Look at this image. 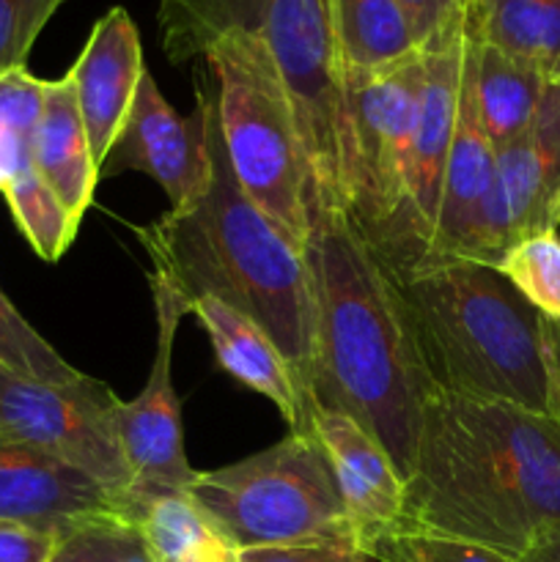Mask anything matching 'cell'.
<instances>
[{
    "label": "cell",
    "mask_w": 560,
    "mask_h": 562,
    "mask_svg": "<svg viewBox=\"0 0 560 562\" xmlns=\"http://www.w3.org/2000/svg\"><path fill=\"white\" fill-rule=\"evenodd\" d=\"M379 562H514L478 543L426 532H390L371 547Z\"/></svg>",
    "instance_id": "cell-28"
},
{
    "label": "cell",
    "mask_w": 560,
    "mask_h": 562,
    "mask_svg": "<svg viewBox=\"0 0 560 562\" xmlns=\"http://www.w3.org/2000/svg\"><path fill=\"white\" fill-rule=\"evenodd\" d=\"M421 53L450 42L464 27L467 0H399Z\"/></svg>",
    "instance_id": "cell-30"
},
{
    "label": "cell",
    "mask_w": 560,
    "mask_h": 562,
    "mask_svg": "<svg viewBox=\"0 0 560 562\" xmlns=\"http://www.w3.org/2000/svg\"><path fill=\"white\" fill-rule=\"evenodd\" d=\"M313 294L318 409L351 417L410 477L423 404L434 384L423 366L399 278L373 250L349 209L307 195L302 247Z\"/></svg>",
    "instance_id": "cell-1"
},
{
    "label": "cell",
    "mask_w": 560,
    "mask_h": 562,
    "mask_svg": "<svg viewBox=\"0 0 560 562\" xmlns=\"http://www.w3.org/2000/svg\"><path fill=\"white\" fill-rule=\"evenodd\" d=\"M333 22L346 71H377L421 55L399 0H333Z\"/></svg>",
    "instance_id": "cell-23"
},
{
    "label": "cell",
    "mask_w": 560,
    "mask_h": 562,
    "mask_svg": "<svg viewBox=\"0 0 560 562\" xmlns=\"http://www.w3.org/2000/svg\"><path fill=\"white\" fill-rule=\"evenodd\" d=\"M157 25L176 66L223 38L261 44L289 91L316 192L346 209L349 126L333 0H159Z\"/></svg>",
    "instance_id": "cell-5"
},
{
    "label": "cell",
    "mask_w": 560,
    "mask_h": 562,
    "mask_svg": "<svg viewBox=\"0 0 560 562\" xmlns=\"http://www.w3.org/2000/svg\"><path fill=\"white\" fill-rule=\"evenodd\" d=\"M126 521L154 562H236V549L187 492H126Z\"/></svg>",
    "instance_id": "cell-20"
},
{
    "label": "cell",
    "mask_w": 560,
    "mask_h": 562,
    "mask_svg": "<svg viewBox=\"0 0 560 562\" xmlns=\"http://www.w3.org/2000/svg\"><path fill=\"white\" fill-rule=\"evenodd\" d=\"M0 195H3L11 220L27 239V245L33 247V252L47 263L60 261V256L69 250L80 228L71 223L69 212L60 206L55 192L44 184L33 165L22 170L16 179H11Z\"/></svg>",
    "instance_id": "cell-24"
},
{
    "label": "cell",
    "mask_w": 560,
    "mask_h": 562,
    "mask_svg": "<svg viewBox=\"0 0 560 562\" xmlns=\"http://www.w3.org/2000/svg\"><path fill=\"white\" fill-rule=\"evenodd\" d=\"M66 0H0V75L25 66L38 33Z\"/></svg>",
    "instance_id": "cell-29"
},
{
    "label": "cell",
    "mask_w": 560,
    "mask_h": 562,
    "mask_svg": "<svg viewBox=\"0 0 560 562\" xmlns=\"http://www.w3.org/2000/svg\"><path fill=\"white\" fill-rule=\"evenodd\" d=\"M190 313L201 322L209 335L214 357L225 373L250 387L253 393L272 401L275 409L283 415L285 426L300 434L313 431L316 406L305 398L294 371L267 333L245 313L234 311L214 296H198L190 302Z\"/></svg>",
    "instance_id": "cell-18"
},
{
    "label": "cell",
    "mask_w": 560,
    "mask_h": 562,
    "mask_svg": "<svg viewBox=\"0 0 560 562\" xmlns=\"http://www.w3.org/2000/svg\"><path fill=\"white\" fill-rule=\"evenodd\" d=\"M236 562H379L351 538L335 541L285 543V547H258L236 554Z\"/></svg>",
    "instance_id": "cell-31"
},
{
    "label": "cell",
    "mask_w": 560,
    "mask_h": 562,
    "mask_svg": "<svg viewBox=\"0 0 560 562\" xmlns=\"http://www.w3.org/2000/svg\"><path fill=\"white\" fill-rule=\"evenodd\" d=\"M119 406V395L91 376L53 384L0 366V439L42 450L104 486L130 492Z\"/></svg>",
    "instance_id": "cell-9"
},
{
    "label": "cell",
    "mask_w": 560,
    "mask_h": 562,
    "mask_svg": "<svg viewBox=\"0 0 560 562\" xmlns=\"http://www.w3.org/2000/svg\"><path fill=\"white\" fill-rule=\"evenodd\" d=\"M195 104L203 115L212 173L206 195L187 212L168 209L157 223L137 228V236L152 258L154 274L168 280L187 307L198 296H214L253 318L272 338L305 398L318 409L313 398L316 324L305 256L264 217L236 181L223 146L217 86L209 66L198 77Z\"/></svg>",
    "instance_id": "cell-3"
},
{
    "label": "cell",
    "mask_w": 560,
    "mask_h": 562,
    "mask_svg": "<svg viewBox=\"0 0 560 562\" xmlns=\"http://www.w3.org/2000/svg\"><path fill=\"white\" fill-rule=\"evenodd\" d=\"M313 431L322 439L333 464L340 503L357 543L371 552L379 538L399 527L404 510V477L382 445L362 431L351 417L318 409Z\"/></svg>",
    "instance_id": "cell-17"
},
{
    "label": "cell",
    "mask_w": 560,
    "mask_h": 562,
    "mask_svg": "<svg viewBox=\"0 0 560 562\" xmlns=\"http://www.w3.org/2000/svg\"><path fill=\"white\" fill-rule=\"evenodd\" d=\"M544 362H547V415L560 426V322L541 316Z\"/></svg>",
    "instance_id": "cell-33"
},
{
    "label": "cell",
    "mask_w": 560,
    "mask_h": 562,
    "mask_svg": "<svg viewBox=\"0 0 560 562\" xmlns=\"http://www.w3.org/2000/svg\"><path fill=\"white\" fill-rule=\"evenodd\" d=\"M552 225L555 228L560 225V190H558V198H555V206H552Z\"/></svg>",
    "instance_id": "cell-35"
},
{
    "label": "cell",
    "mask_w": 560,
    "mask_h": 562,
    "mask_svg": "<svg viewBox=\"0 0 560 562\" xmlns=\"http://www.w3.org/2000/svg\"><path fill=\"white\" fill-rule=\"evenodd\" d=\"M497 148L483 130L472 86L470 42L464 31V71H461L459 115L453 143L445 168L439 198L437 228L426 263L432 261H478L497 267L492 245V198Z\"/></svg>",
    "instance_id": "cell-13"
},
{
    "label": "cell",
    "mask_w": 560,
    "mask_h": 562,
    "mask_svg": "<svg viewBox=\"0 0 560 562\" xmlns=\"http://www.w3.org/2000/svg\"><path fill=\"white\" fill-rule=\"evenodd\" d=\"M437 390L547 415L541 313L478 261H432L399 278Z\"/></svg>",
    "instance_id": "cell-4"
},
{
    "label": "cell",
    "mask_w": 560,
    "mask_h": 562,
    "mask_svg": "<svg viewBox=\"0 0 560 562\" xmlns=\"http://www.w3.org/2000/svg\"><path fill=\"white\" fill-rule=\"evenodd\" d=\"M423 53L377 71H346L349 126L346 209L368 241H377L404 201L412 143L421 119Z\"/></svg>",
    "instance_id": "cell-8"
},
{
    "label": "cell",
    "mask_w": 560,
    "mask_h": 562,
    "mask_svg": "<svg viewBox=\"0 0 560 562\" xmlns=\"http://www.w3.org/2000/svg\"><path fill=\"white\" fill-rule=\"evenodd\" d=\"M53 562H75V560H71L69 554H66V549H64V547H58V552H55Z\"/></svg>",
    "instance_id": "cell-36"
},
{
    "label": "cell",
    "mask_w": 560,
    "mask_h": 562,
    "mask_svg": "<svg viewBox=\"0 0 560 562\" xmlns=\"http://www.w3.org/2000/svg\"><path fill=\"white\" fill-rule=\"evenodd\" d=\"M126 521V492L88 472L0 439V525H22L69 538L99 521Z\"/></svg>",
    "instance_id": "cell-14"
},
{
    "label": "cell",
    "mask_w": 560,
    "mask_h": 562,
    "mask_svg": "<svg viewBox=\"0 0 560 562\" xmlns=\"http://www.w3.org/2000/svg\"><path fill=\"white\" fill-rule=\"evenodd\" d=\"M0 366L38 382L71 384L86 373L64 360L25 318L20 316L9 296L0 289Z\"/></svg>",
    "instance_id": "cell-27"
},
{
    "label": "cell",
    "mask_w": 560,
    "mask_h": 562,
    "mask_svg": "<svg viewBox=\"0 0 560 562\" xmlns=\"http://www.w3.org/2000/svg\"><path fill=\"white\" fill-rule=\"evenodd\" d=\"M31 165L80 228L97 192L99 165L91 154L69 75L47 80L44 88V108L31 135Z\"/></svg>",
    "instance_id": "cell-19"
},
{
    "label": "cell",
    "mask_w": 560,
    "mask_h": 562,
    "mask_svg": "<svg viewBox=\"0 0 560 562\" xmlns=\"http://www.w3.org/2000/svg\"><path fill=\"white\" fill-rule=\"evenodd\" d=\"M464 31L467 42H470L478 113H481L483 130L494 148H503L530 130L549 77L478 42L467 27V20Z\"/></svg>",
    "instance_id": "cell-22"
},
{
    "label": "cell",
    "mask_w": 560,
    "mask_h": 562,
    "mask_svg": "<svg viewBox=\"0 0 560 562\" xmlns=\"http://www.w3.org/2000/svg\"><path fill=\"white\" fill-rule=\"evenodd\" d=\"M461 71H464V27L450 42L423 53L421 119L412 143L404 201L384 234L371 241L395 278L415 272L428 258L456 115H459Z\"/></svg>",
    "instance_id": "cell-10"
},
{
    "label": "cell",
    "mask_w": 560,
    "mask_h": 562,
    "mask_svg": "<svg viewBox=\"0 0 560 562\" xmlns=\"http://www.w3.org/2000/svg\"><path fill=\"white\" fill-rule=\"evenodd\" d=\"M514 562H560V527H555L547 536L538 538V541Z\"/></svg>",
    "instance_id": "cell-34"
},
{
    "label": "cell",
    "mask_w": 560,
    "mask_h": 562,
    "mask_svg": "<svg viewBox=\"0 0 560 562\" xmlns=\"http://www.w3.org/2000/svg\"><path fill=\"white\" fill-rule=\"evenodd\" d=\"M464 20L481 44L560 80V0H467Z\"/></svg>",
    "instance_id": "cell-21"
},
{
    "label": "cell",
    "mask_w": 560,
    "mask_h": 562,
    "mask_svg": "<svg viewBox=\"0 0 560 562\" xmlns=\"http://www.w3.org/2000/svg\"><path fill=\"white\" fill-rule=\"evenodd\" d=\"M187 494L236 552L335 538L357 541L316 434L291 431L250 459L198 472Z\"/></svg>",
    "instance_id": "cell-7"
},
{
    "label": "cell",
    "mask_w": 560,
    "mask_h": 562,
    "mask_svg": "<svg viewBox=\"0 0 560 562\" xmlns=\"http://www.w3.org/2000/svg\"><path fill=\"white\" fill-rule=\"evenodd\" d=\"M47 80H38L27 66L0 75V192L11 179L31 168V135L44 108Z\"/></svg>",
    "instance_id": "cell-25"
},
{
    "label": "cell",
    "mask_w": 560,
    "mask_h": 562,
    "mask_svg": "<svg viewBox=\"0 0 560 562\" xmlns=\"http://www.w3.org/2000/svg\"><path fill=\"white\" fill-rule=\"evenodd\" d=\"M148 289L157 316V349L143 393L135 401H121L119 439L130 470V488L187 492L198 472L184 453L181 404L173 390V344L181 318L190 316V307L159 274H148Z\"/></svg>",
    "instance_id": "cell-11"
},
{
    "label": "cell",
    "mask_w": 560,
    "mask_h": 562,
    "mask_svg": "<svg viewBox=\"0 0 560 562\" xmlns=\"http://www.w3.org/2000/svg\"><path fill=\"white\" fill-rule=\"evenodd\" d=\"M64 538L22 525H0V562H53Z\"/></svg>",
    "instance_id": "cell-32"
},
{
    "label": "cell",
    "mask_w": 560,
    "mask_h": 562,
    "mask_svg": "<svg viewBox=\"0 0 560 562\" xmlns=\"http://www.w3.org/2000/svg\"><path fill=\"white\" fill-rule=\"evenodd\" d=\"M66 75L75 88L91 154L102 168L146 75L141 33L130 11L113 5L99 16Z\"/></svg>",
    "instance_id": "cell-16"
},
{
    "label": "cell",
    "mask_w": 560,
    "mask_h": 562,
    "mask_svg": "<svg viewBox=\"0 0 560 562\" xmlns=\"http://www.w3.org/2000/svg\"><path fill=\"white\" fill-rule=\"evenodd\" d=\"M560 190V80H549L530 130L497 148L492 198V245L500 258L552 225Z\"/></svg>",
    "instance_id": "cell-15"
},
{
    "label": "cell",
    "mask_w": 560,
    "mask_h": 562,
    "mask_svg": "<svg viewBox=\"0 0 560 562\" xmlns=\"http://www.w3.org/2000/svg\"><path fill=\"white\" fill-rule=\"evenodd\" d=\"M560 527V426L541 412L432 390L393 532L516 560Z\"/></svg>",
    "instance_id": "cell-2"
},
{
    "label": "cell",
    "mask_w": 560,
    "mask_h": 562,
    "mask_svg": "<svg viewBox=\"0 0 560 562\" xmlns=\"http://www.w3.org/2000/svg\"><path fill=\"white\" fill-rule=\"evenodd\" d=\"M137 170L157 181L170 201V212L195 206L209 187V151L203 115H179L159 93L152 71L141 77L132 108L121 124L113 148L99 168V179Z\"/></svg>",
    "instance_id": "cell-12"
},
{
    "label": "cell",
    "mask_w": 560,
    "mask_h": 562,
    "mask_svg": "<svg viewBox=\"0 0 560 562\" xmlns=\"http://www.w3.org/2000/svg\"><path fill=\"white\" fill-rule=\"evenodd\" d=\"M497 272L536 307L560 322V236L541 231L516 241L497 263Z\"/></svg>",
    "instance_id": "cell-26"
},
{
    "label": "cell",
    "mask_w": 560,
    "mask_h": 562,
    "mask_svg": "<svg viewBox=\"0 0 560 562\" xmlns=\"http://www.w3.org/2000/svg\"><path fill=\"white\" fill-rule=\"evenodd\" d=\"M217 86V119L245 195L294 247L307 239L313 173L289 91L272 55L250 38H223L203 55Z\"/></svg>",
    "instance_id": "cell-6"
}]
</instances>
